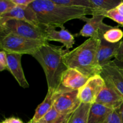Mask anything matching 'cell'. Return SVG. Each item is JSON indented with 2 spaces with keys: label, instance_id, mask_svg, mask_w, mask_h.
<instances>
[{
  "label": "cell",
  "instance_id": "obj_1",
  "mask_svg": "<svg viewBox=\"0 0 123 123\" xmlns=\"http://www.w3.org/2000/svg\"><path fill=\"white\" fill-rule=\"evenodd\" d=\"M36 13L40 25L60 28L73 19H80L86 15L103 14L97 9H85L66 7L54 3L52 0H34L29 6Z\"/></svg>",
  "mask_w": 123,
  "mask_h": 123
},
{
  "label": "cell",
  "instance_id": "obj_2",
  "mask_svg": "<svg viewBox=\"0 0 123 123\" xmlns=\"http://www.w3.org/2000/svg\"><path fill=\"white\" fill-rule=\"evenodd\" d=\"M63 47L45 43L32 55L44 70L48 90L54 92L61 86V77L68 69L64 56L68 50H63Z\"/></svg>",
  "mask_w": 123,
  "mask_h": 123
},
{
  "label": "cell",
  "instance_id": "obj_3",
  "mask_svg": "<svg viewBox=\"0 0 123 123\" xmlns=\"http://www.w3.org/2000/svg\"><path fill=\"white\" fill-rule=\"evenodd\" d=\"M100 39L89 38L71 51L65 54L64 58L68 68H74L88 78L100 75L102 67L98 64Z\"/></svg>",
  "mask_w": 123,
  "mask_h": 123
},
{
  "label": "cell",
  "instance_id": "obj_4",
  "mask_svg": "<svg viewBox=\"0 0 123 123\" xmlns=\"http://www.w3.org/2000/svg\"><path fill=\"white\" fill-rule=\"evenodd\" d=\"M0 48L7 53L32 56L48 42L29 39L11 33H0Z\"/></svg>",
  "mask_w": 123,
  "mask_h": 123
},
{
  "label": "cell",
  "instance_id": "obj_5",
  "mask_svg": "<svg viewBox=\"0 0 123 123\" xmlns=\"http://www.w3.org/2000/svg\"><path fill=\"white\" fill-rule=\"evenodd\" d=\"M0 33H11L29 39L48 42L44 26L38 27L23 20L10 19L0 24Z\"/></svg>",
  "mask_w": 123,
  "mask_h": 123
},
{
  "label": "cell",
  "instance_id": "obj_6",
  "mask_svg": "<svg viewBox=\"0 0 123 123\" xmlns=\"http://www.w3.org/2000/svg\"><path fill=\"white\" fill-rule=\"evenodd\" d=\"M78 94L79 90H67L60 86L55 92L54 108L61 115H71L82 103Z\"/></svg>",
  "mask_w": 123,
  "mask_h": 123
},
{
  "label": "cell",
  "instance_id": "obj_7",
  "mask_svg": "<svg viewBox=\"0 0 123 123\" xmlns=\"http://www.w3.org/2000/svg\"><path fill=\"white\" fill-rule=\"evenodd\" d=\"M105 18V16L100 14H94L91 18L82 17L80 20L85 22V24L79 31L78 36L100 39L103 36L105 32L111 27V26L103 22Z\"/></svg>",
  "mask_w": 123,
  "mask_h": 123
},
{
  "label": "cell",
  "instance_id": "obj_8",
  "mask_svg": "<svg viewBox=\"0 0 123 123\" xmlns=\"http://www.w3.org/2000/svg\"><path fill=\"white\" fill-rule=\"evenodd\" d=\"M104 80L105 85L96 99V103L113 111L117 110L123 105V96L110 81L105 79Z\"/></svg>",
  "mask_w": 123,
  "mask_h": 123
},
{
  "label": "cell",
  "instance_id": "obj_9",
  "mask_svg": "<svg viewBox=\"0 0 123 123\" xmlns=\"http://www.w3.org/2000/svg\"><path fill=\"white\" fill-rule=\"evenodd\" d=\"M104 85V79L100 74L89 78L86 84L79 90L78 97L81 103L91 105L96 103Z\"/></svg>",
  "mask_w": 123,
  "mask_h": 123
},
{
  "label": "cell",
  "instance_id": "obj_10",
  "mask_svg": "<svg viewBox=\"0 0 123 123\" xmlns=\"http://www.w3.org/2000/svg\"><path fill=\"white\" fill-rule=\"evenodd\" d=\"M10 19L23 20L38 27L43 26L40 25L36 13L30 7H21L16 6L8 13L0 16V24Z\"/></svg>",
  "mask_w": 123,
  "mask_h": 123
},
{
  "label": "cell",
  "instance_id": "obj_11",
  "mask_svg": "<svg viewBox=\"0 0 123 123\" xmlns=\"http://www.w3.org/2000/svg\"><path fill=\"white\" fill-rule=\"evenodd\" d=\"M88 79L77 70L68 68L61 77V86L67 90H79L86 84Z\"/></svg>",
  "mask_w": 123,
  "mask_h": 123
},
{
  "label": "cell",
  "instance_id": "obj_12",
  "mask_svg": "<svg viewBox=\"0 0 123 123\" xmlns=\"http://www.w3.org/2000/svg\"><path fill=\"white\" fill-rule=\"evenodd\" d=\"M22 55L7 53L8 61V71L11 73L18 82L19 86L23 88H28L30 86L25 78L21 64Z\"/></svg>",
  "mask_w": 123,
  "mask_h": 123
},
{
  "label": "cell",
  "instance_id": "obj_13",
  "mask_svg": "<svg viewBox=\"0 0 123 123\" xmlns=\"http://www.w3.org/2000/svg\"><path fill=\"white\" fill-rule=\"evenodd\" d=\"M55 28L53 26H44L47 40L60 42L64 47H66V50L69 51V49L73 48L75 43L74 36L64 27L61 28L60 31H57Z\"/></svg>",
  "mask_w": 123,
  "mask_h": 123
},
{
  "label": "cell",
  "instance_id": "obj_14",
  "mask_svg": "<svg viewBox=\"0 0 123 123\" xmlns=\"http://www.w3.org/2000/svg\"><path fill=\"white\" fill-rule=\"evenodd\" d=\"M100 40L97 56L98 64L102 67L111 62L113 58L115 59L121 41L116 43H109L103 38V36L100 38Z\"/></svg>",
  "mask_w": 123,
  "mask_h": 123
},
{
  "label": "cell",
  "instance_id": "obj_15",
  "mask_svg": "<svg viewBox=\"0 0 123 123\" xmlns=\"http://www.w3.org/2000/svg\"><path fill=\"white\" fill-rule=\"evenodd\" d=\"M101 76L110 81L123 96V68L112 61L102 67Z\"/></svg>",
  "mask_w": 123,
  "mask_h": 123
},
{
  "label": "cell",
  "instance_id": "obj_16",
  "mask_svg": "<svg viewBox=\"0 0 123 123\" xmlns=\"http://www.w3.org/2000/svg\"><path fill=\"white\" fill-rule=\"evenodd\" d=\"M113 110L99 104L91 105L88 117V123H106Z\"/></svg>",
  "mask_w": 123,
  "mask_h": 123
},
{
  "label": "cell",
  "instance_id": "obj_17",
  "mask_svg": "<svg viewBox=\"0 0 123 123\" xmlns=\"http://www.w3.org/2000/svg\"><path fill=\"white\" fill-rule=\"evenodd\" d=\"M54 100L55 92L50 90H48V92L44 100L36 108L34 115L31 120L34 121H38L43 119L46 114L54 106Z\"/></svg>",
  "mask_w": 123,
  "mask_h": 123
},
{
  "label": "cell",
  "instance_id": "obj_18",
  "mask_svg": "<svg viewBox=\"0 0 123 123\" xmlns=\"http://www.w3.org/2000/svg\"><path fill=\"white\" fill-rule=\"evenodd\" d=\"M91 104L82 103L72 114L67 123H88V117Z\"/></svg>",
  "mask_w": 123,
  "mask_h": 123
},
{
  "label": "cell",
  "instance_id": "obj_19",
  "mask_svg": "<svg viewBox=\"0 0 123 123\" xmlns=\"http://www.w3.org/2000/svg\"><path fill=\"white\" fill-rule=\"evenodd\" d=\"M54 3L66 7L85 9H96L91 0H52Z\"/></svg>",
  "mask_w": 123,
  "mask_h": 123
},
{
  "label": "cell",
  "instance_id": "obj_20",
  "mask_svg": "<svg viewBox=\"0 0 123 123\" xmlns=\"http://www.w3.org/2000/svg\"><path fill=\"white\" fill-rule=\"evenodd\" d=\"M94 7L103 13L116 8L121 0H91Z\"/></svg>",
  "mask_w": 123,
  "mask_h": 123
},
{
  "label": "cell",
  "instance_id": "obj_21",
  "mask_svg": "<svg viewBox=\"0 0 123 123\" xmlns=\"http://www.w3.org/2000/svg\"><path fill=\"white\" fill-rule=\"evenodd\" d=\"M71 115H61L53 106L43 119L45 123H67Z\"/></svg>",
  "mask_w": 123,
  "mask_h": 123
},
{
  "label": "cell",
  "instance_id": "obj_22",
  "mask_svg": "<svg viewBox=\"0 0 123 123\" xmlns=\"http://www.w3.org/2000/svg\"><path fill=\"white\" fill-rule=\"evenodd\" d=\"M103 38L108 42L116 43L121 42L123 38V31L117 26H112L108 29L103 36Z\"/></svg>",
  "mask_w": 123,
  "mask_h": 123
},
{
  "label": "cell",
  "instance_id": "obj_23",
  "mask_svg": "<svg viewBox=\"0 0 123 123\" xmlns=\"http://www.w3.org/2000/svg\"><path fill=\"white\" fill-rule=\"evenodd\" d=\"M103 16H105V18H108L109 19H112L114 21L116 22L120 25L123 26V16L121 15L120 13L117 11L116 8L114 9L111 10L108 12H105L103 14Z\"/></svg>",
  "mask_w": 123,
  "mask_h": 123
},
{
  "label": "cell",
  "instance_id": "obj_24",
  "mask_svg": "<svg viewBox=\"0 0 123 123\" xmlns=\"http://www.w3.org/2000/svg\"><path fill=\"white\" fill-rule=\"evenodd\" d=\"M16 5L12 0H1L0 1V16L8 13L16 7Z\"/></svg>",
  "mask_w": 123,
  "mask_h": 123
},
{
  "label": "cell",
  "instance_id": "obj_25",
  "mask_svg": "<svg viewBox=\"0 0 123 123\" xmlns=\"http://www.w3.org/2000/svg\"><path fill=\"white\" fill-rule=\"evenodd\" d=\"M8 70V61H7V52L4 50L0 51V71Z\"/></svg>",
  "mask_w": 123,
  "mask_h": 123
},
{
  "label": "cell",
  "instance_id": "obj_26",
  "mask_svg": "<svg viewBox=\"0 0 123 123\" xmlns=\"http://www.w3.org/2000/svg\"><path fill=\"white\" fill-rule=\"evenodd\" d=\"M106 123H123L116 111H113L109 115Z\"/></svg>",
  "mask_w": 123,
  "mask_h": 123
},
{
  "label": "cell",
  "instance_id": "obj_27",
  "mask_svg": "<svg viewBox=\"0 0 123 123\" xmlns=\"http://www.w3.org/2000/svg\"><path fill=\"white\" fill-rule=\"evenodd\" d=\"M16 6L21 7H28L34 1V0H12Z\"/></svg>",
  "mask_w": 123,
  "mask_h": 123
},
{
  "label": "cell",
  "instance_id": "obj_28",
  "mask_svg": "<svg viewBox=\"0 0 123 123\" xmlns=\"http://www.w3.org/2000/svg\"><path fill=\"white\" fill-rule=\"evenodd\" d=\"M115 59L119 61H123V40H121V44H120V48H119L117 54Z\"/></svg>",
  "mask_w": 123,
  "mask_h": 123
},
{
  "label": "cell",
  "instance_id": "obj_29",
  "mask_svg": "<svg viewBox=\"0 0 123 123\" xmlns=\"http://www.w3.org/2000/svg\"><path fill=\"white\" fill-rule=\"evenodd\" d=\"M1 123H24L20 119L16 117H10L4 119Z\"/></svg>",
  "mask_w": 123,
  "mask_h": 123
},
{
  "label": "cell",
  "instance_id": "obj_30",
  "mask_svg": "<svg viewBox=\"0 0 123 123\" xmlns=\"http://www.w3.org/2000/svg\"><path fill=\"white\" fill-rule=\"evenodd\" d=\"M116 111L117 112L119 116H120V118H121V121H122V122L123 123V103L118 109L116 110Z\"/></svg>",
  "mask_w": 123,
  "mask_h": 123
},
{
  "label": "cell",
  "instance_id": "obj_31",
  "mask_svg": "<svg viewBox=\"0 0 123 123\" xmlns=\"http://www.w3.org/2000/svg\"><path fill=\"white\" fill-rule=\"evenodd\" d=\"M116 9L121 15L123 16V1H121L120 4L116 7Z\"/></svg>",
  "mask_w": 123,
  "mask_h": 123
},
{
  "label": "cell",
  "instance_id": "obj_32",
  "mask_svg": "<svg viewBox=\"0 0 123 123\" xmlns=\"http://www.w3.org/2000/svg\"><path fill=\"white\" fill-rule=\"evenodd\" d=\"M112 61V62H114L116 66H117L118 67H120V68H123V61H117V60H116L115 59H114V60Z\"/></svg>",
  "mask_w": 123,
  "mask_h": 123
},
{
  "label": "cell",
  "instance_id": "obj_33",
  "mask_svg": "<svg viewBox=\"0 0 123 123\" xmlns=\"http://www.w3.org/2000/svg\"><path fill=\"white\" fill-rule=\"evenodd\" d=\"M28 123H45V122H44V121L43 120V119H42V120H40V121H33V120H31L30 121V122H28Z\"/></svg>",
  "mask_w": 123,
  "mask_h": 123
}]
</instances>
